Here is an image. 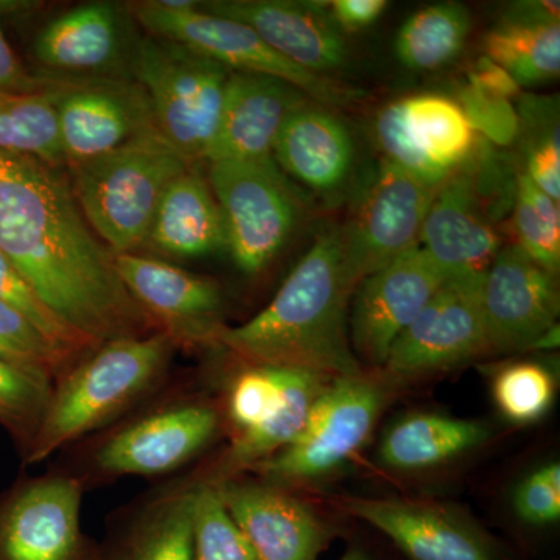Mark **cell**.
<instances>
[{
    "label": "cell",
    "mask_w": 560,
    "mask_h": 560,
    "mask_svg": "<svg viewBox=\"0 0 560 560\" xmlns=\"http://www.w3.org/2000/svg\"><path fill=\"white\" fill-rule=\"evenodd\" d=\"M275 368L280 386L278 407L259 425L238 433L201 482L220 485L234 480L245 470L256 469L296 440L307 425L316 400L331 378L294 368Z\"/></svg>",
    "instance_id": "obj_27"
},
{
    "label": "cell",
    "mask_w": 560,
    "mask_h": 560,
    "mask_svg": "<svg viewBox=\"0 0 560 560\" xmlns=\"http://www.w3.org/2000/svg\"><path fill=\"white\" fill-rule=\"evenodd\" d=\"M559 335V324H556V326H552L550 330L545 331L539 340L530 346V350H548L558 348Z\"/></svg>",
    "instance_id": "obj_44"
},
{
    "label": "cell",
    "mask_w": 560,
    "mask_h": 560,
    "mask_svg": "<svg viewBox=\"0 0 560 560\" xmlns=\"http://www.w3.org/2000/svg\"><path fill=\"white\" fill-rule=\"evenodd\" d=\"M200 9L241 22L264 43L300 68L331 77L349 62L345 33L331 21L326 3L296 0H212Z\"/></svg>",
    "instance_id": "obj_19"
},
{
    "label": "cell",
    "mask_w": 560,
    "mask_h": 560,
    "mask_svg": "<svg viewBox=\"0 0 560 560\" xmlns=\"http://www.w3.org/2000/svg\"><path fill=\"white\" fill-rule=\"evenodd\" d=\"M515 514L522 522L545 526L560 518V466L550 463L521 481L512 495Z\"/></svg>",
    "instance_id": "obj_40"
},
{
    "label": "cell",
    "mask_w": 560,
    "mask_h": 560,
    "mask_svg": "<svg viewBox=\"0 0 560 560\" xmlns=\"http://www.w3.org/2000/svg\"><path fill=\"white\" fill-rule=\"evenodd\" d=\"M307 101L311 98L287 81L259 73L231 72L206 162L271 156L287 117Z\"/></svg>",
    "instance_id": "obj_24"
},
{
    "label": "cell",
    "mask_w": 560,
    "mask_h": 560,
    "mask_svg": "<svg viewBox=\"0 0 560 560\" xmlns=\"http://www.w3.org/2000/svg\"><path fill=\"white\" fill-rule=\"evenodd\" d=\"M482 275L445 280L397 338L383 370L410 378L490 353L481 308Z\"/></svg>",
    "instance_id": "obj_13"
},
{
    "label": "cell",
    "mask_w": 560,
    "mask_h": 560,
    "mask_svg": "<svg viewBox=\"0 0 560 560\" xmlns=\"http://www.w3.org/2000/svg\"><path fill=\"white\" fill-rule=\"evenodd\" d=\"M55 381L49 375L0 359V422L31 444L49 407Z\"/></svg>",
    "instance_id": "obj_35"
},
{
    "label": "cell",
    "mask_w": 560,
    "mask_h": 560,
    "mask_svg": "<svg viewBox=\"0 0 560 560\" xmlns=\"http://www.w3.org/2000/svg\"><path fill=\"white\" fill-rule=\"evenodd\" d=\"M385 401L386 390L366 374L331 378L300 436L256 469L282 488L327 477L366 442Z\"/></svg>",
    "instance_id": "obj_8"
},
{
    "label": "cell",
    "mask_w": 560,
    "mask_h": 560,
    "mask_svg": "<svg viewBox=\"0 0 560 560\" xmlns=\"http://www.w3.org/2000/svg\"><path fill=\"white\" fill-rule=\"evenodd\" d=\"M489 434V427L480 420L412 415L390 427L378 458L393 470H429L475 451Z\"/></svg>",
    "instance_id": "obj_29"
},
{
    "label": "cell",
    "mask_w": 560,
    "mask_h": 560,
    "mask_svg": "<svg viewBox=\"0 0 560 560\" xmlns=\"http://www.w3.org/2000/svg\"><path fill=\"white\" fill-rule=\"evenodd\" d=\"M355 289L346 270L340 228L327 226L270 304L248 323L224 327L217 345L249 364L359 377L364 371L349 337Z\"/></svg>",
    "instance_id": "obj_2"
},
{
    "label": "cell",
    "mask_w": 560,
    "mask_h": 560,
    "mask_svg": "<svg viewBox=\"0 0 560 560\" xmlns=\"http://www.w3.org/2000/svg\"><path fill=\"white\" fill-rule=\"evenodd\" d=\"M83 482L47 474L0 497V560H98L81 528Z\"/></svg>",
    "instance_id": "obj_12"
},
{
    "label": "cell",
    "mask_w": 560,
    "mask_h": 560,
    "mask_svg": "<svg viewBox=\"0 0 560 560\" xmlns=\"http://www.w3.org/2000/svg\"><path fill=\"white\" fill-rule=\"evenodd\" d=\"M340 560H372L370 556L366 555L363 550H359V548H352L346 552L345 556Z\"/></svg>",
    "instance_id": "obj_45"
},
{
    "label": "cell",
    "mask_w": 560,
    "mask_h": 560,
    "mask_svg": "<svg viewBox=\"0 0 560 560\" xmlns=\"http://www.w3.org/2000/svg\"><path fill=\"white\" fill-rule=\"evenodd\" d=\"M481 308L490 352L529 350L559 324L558 280L517 243L503 245L482 275Z\"/></svg>",
    "instance_id": "obj_17"
},
{
    "label": "cell",
    "mask_w": 560,
    "mask_h": 560,
    "mask_svg": "<svg viewBox=\"0 0 560 560\" xmlns=\"http://www.w3.org/2000/svg\"><path fill=\"white\" fill-rule=\"evenodd\" d=\"M469 77L471 90L492 95V97L503 98V101H510L511 97L521 92V88L511 79L510 73L486 57H481L480 60L475 62Z\"/></svg>",
    "instance_id": "obj_43"
},
{
    "label": "cell",
    "mask_w": 560,
    "mask_h": 560,
    "mask_svg": "<svg viewBox=\"0 0 560 560\" xmlns=\"http://www.w3.org/2000/svg\"><path fill=\"white\" fill-rule=\"evenodd\" d=\"M485 57L518 88L540 86L560 73V3L529 0L511 5L482 43Z\"/></svg>",
    "instance_id": "obj_25"
},
{
    "label": "cell",
    "mask_w": 560,
    "mask_h": 560,
    "mask_svg": "<svg viewBox=\"0 0 560 560\" xmlns=\"http://www.w3.org/2000/svg\"><path fill=\"white\" fill-rule=\"evenodd\" d=\"M197 482L176 486L140 510L98 560H194V508Z\"/></svg>",
    "instance_id": "obj_28"
},
{
    "label": "cell",
    "mask_w": 560,
    "mask_h": 560,
    "mask_svg": "<svg viewBox=\"0 0 560 560\" xmlns=\"http://www.w3.org/2000/svg\"><path fill=\"white\" fill-rule=\"evenodd\" d=\"M143 245L176 259H197L228 249L223 213L208 178L197 167L168 184Z\"/></svg>",
    "instance_id": "obj_26"
},
{
    "label": "cell",
    "mask_w": 560,
    "mask_h": 560,
    "mask_svg": "<svg viewBox=\"0 0 560 560\" xmlns=\"http://www.w3.org/2000/svg\"><path fill=\"white\" fill-rule=\"evenodd\" d=\"M418 245L447 279L485 275L503 246L466 167L434 195Z\"/></svg>",
    "instance_id": "obj_22"
},
{
    "label": "cell",
    "mask_w": 560,
    "mask_h": 560,
    "mask_svg": "<svg viewBox=\"0 0 560 560\" xmlns=\"http://www.w3.org/2000/svg\"><path fill=\"white\" fill-rule=\"evenodd\" d=\"M440 189L419 183L382 158L350 210L348 223L340 228L342 257L353 285L418 245L423 220Z\"/></svg>",
    "instance_id": "obj_9"
},
{
    "label": "cell",
    "mask_w": 560,
    "mask_h": 560,
    "mask_svg": "<svg viewBox=\"0 0 560 560\" xmlns=\"http://www.w3.org/2000/svg\"><path fill=\"white\" fill-rule=\"evenodd\" d=\"M280 171L331 201L348 190L355 172L349 128L319 103L307 101L287 117L272 145Z\"/></svg>",
    "instance_id": "obj_23"
},
{
    "label": "cell",
    "mask_w": 560,
    "mask_h": 560,
    "mask_svg": "<svg viewBox=\"0 0 560 560\" xmlns=\"http://www.w3.org/2000/svg\"><path fill=\"white\" fill-rule=\"evenodd\" d=\"M0 302L24 316L57 348L65 350L73 360L98 348L86 337L73 330L40 300L28 280L2 253H0Z\"/></svg>",
    "instance_id": "obj_34"
},
{
    "label": "cell",
    "mask_w": 560,
    "mask_h": 560,
    "mask_svg": "<svg viewBox=\"0 0 560 560\" xmlns=\"http://www.w3.org/2000/svg\"><path fill=\"white\" fill-rule=\"evenodd\" d=\"M345 510L385 534L411 560H501L488 534L440 504L349 499Z\"/></svg>",
    "instance_id": "obj_21"
},
{
    "label": "cell",
    "mask_w": 560,
    "mask_h": 560,
    "mask_svg": "<svg viewBox=\"0 0 560 560\" xmlns=\"http://www.w3.org/2000/svg\"><path fill=\"white\" fill-rule=\"evenodd\" d=\"M43 79L68 168L156 130L149 97L135 79Z\"/></svg>",
    "instance_id": "obj_10"
},
{
    "label": "cell",
    "mask_w": 560,
    "mask_h": 560,
    "mask_svg": "<svg viewBox=\"0 0 560 560\" xmlns=\"http://www.w3.org/2000/svg\"><path fill=\"white\" fill-rule=\"evenodd\" d=\"M475 135L463 105L442 94L408 95L385 106L375 121L383 160L430 187L466 167Z\"/></svg>",
    "instance_id": "obj_11"
},
{
    "label": "cell",
    "mask_w": 560,
    "mask_h": 560,
    "mask_svg": "<svg viewBox=\"0 0 560 560\" xmlns=\"http://www.w3.org/2000/svg\"><path fill=\"white\" fill-rule=\"evenodd\" d=\"M470 28V13L463 3H434L408 18L397 33L394 49L408 69H441L463 51Z\"/></svg>",
    "instance_id": "obj_30"
},
{
    "label": "cell",
    "mask_w": 560,
    "mask_h": 560,
    "mask_svg": "<svg viewBox=\"0 0 560 560\" xmlns=\"http://www.w3.org/2000/svg\"><path fill=\"white\" fill-rule=\"evenodd\" d=\"M517 114L523 171L552 200L560 198L559 98L525 95Z\"/></svg>",
    "instance_id": "obj_31"
},
{
    "label": "cell",
    "mask_w": 560,
    "mask_h": 560,
    "mask_svg": "<svg viewBox=\"0 0 560 560\" xmlns=\"http://www.w3.org/2000/svg\"><path fill=\"white\" fill-rule=\"evenodd\" d=\"M190 167L151 130L68 171L92 231L114 254H125L145 243L162 194Z\"/></svg>",
    "instance_id": "obj_4"
},
{
    "label": "cell",
    "mask_w": 560,
    "mask_h": 560,
    "mask_svg": "<svg viewBox=\"0 0 560 560\" xmlns=\"http://www.w3.org/2000/svg\"><path fill=\"white\" fill-rule=\"evenodd\" d=\"M445 280L419 245L361 280L349 308L350 346L361 366L383 370L394 342Z\"/></svg>",
    "instance_id": "obj_14"
},
{
    "label": "cell",
    "mask_w": 560,
    "mask_h": 560,
    "mask_svg": "<svg viewBox=\"0 0 560 560\" xmlns=\"http://www.w3.org/2000/svg\"><path fill=\"white\" fill-rule=\"evenodd\" d=\"M257 560H316L330 529L307 503L268 481L213 485Z\"/></svg>",
    "instance_id": "obj_20"
},
{
    "label": "cell",
    "mask_w": 560,
    "mask_h": 560,
    "mask_svg": "<svg viewBox=\"0 0 560 560\" xmlns=\"http://www.w3.org/2000/svg\"><path fill=\"white\" fill-rule=\"evenodd\" d=\"M326 5L331 21L346 35V33L361 32L371 27L381 20L389 2L386 0H331Z\"/></svg>",
    "instance_id": "obj_42"
},
{
    "label": "cell",
    "mask_w": 560,
    "mask_h": 560,
    "mask_svg": "<svg viewBox=\"0 0 560 560\" xmlns=\"http://www.w3.org/2000/svg\"><path fill=\"white\" fill-rule=\"evenodd\" d=\"M0 253L94 345L161 331L92 231L66 165L0 150Z\"/></svg>",
    "instance_id": "obj_1"
},
{
    "label": "cell",
    "mask_w": 560,
    "mask_h": 560,
    "mask_svg": "<svg viewBox=\"0 0 560 560\" xmlns=\"http://www.w3.org/2000/svg\"><path fill=\"white\" fill-rule=\"evenodd\" d=\"M280 400L278 372L275 366L249 364L248 370L235 378L230 394L231 422L238 433L264 422L276 410Z\"/></svg>",
    "instance_id": "obj_39"
},
{
    "label": "cell",
    "mask_w": 560,
    "mask_h": 560,
    "mask_svg": "<svg viewBox=\"0 0 560 560\" xmlns=\"http://www.w3.org/2000/svg\"><path fill=\"white\" fill-rule=\"evenodd\" d=\"M194 560H257L232 521L219 489L197 481L194 508Z\"/></svg>",
    "instance_id": "obj_36"
},
{
    "label": "cell",
    "mask_w": 560,
    "mask_h": 560,
    "mask_svg": "<svg viewBox=\"0 0 560 560\" xmlns=\"http://www.w3.org/2000/svg\"><path fill=\"white\" fill-rule=\"evenodd\" d=\"M128 10L147 35L184 44L231 72L259 73L287 81L319 105L348 106L366 95L334 77L316 75L300 68L241 22L224 20L201 9L165 10L156 0L130 3Z\"/></svg>",
    "instance_id": "obj_7"
},
{
    "label": "cell",
    "mask_w": 560,
    "mask_h": 560,
    "mask_svg": "<svg viewBox=\"0 0 560 560\" xmlns=\"http://www.w3.org/2000/svg\"><path fill=\"white\" fill-rule=\"evenodd\" d=\"M44 88L43 75L33 77L25 70L0 28V98L38 94Z\"/></svg>",
    "instance_id": "obj_41"
},
{
    "label": "cell",
    "mask_w": 560,
    "mask_h": 560,
    "mask_svg": "<svg viewBox=\"0 0 560 560\" xmlns=\"http://www.w3.org/2000/svg\"><path fill=\"white\" fill-rule=\"evenodd\" d=\"M0 150L32 154L66 165L57 114L46 90L38 94L0 98Z\"/></svg>",
    "instance_id": "obj_32"
},
{
    "label": "cell",
    "mask_w": 560,
    "mask_h": 560,
    "mask_svg": "<svg viewBox=\"0 0 560 560\" xmlns=\"http://www.w3.org/2000/svg\"><path fill=\"white\" fill-rule=\"evenodd\" d=\"M492 390L504 418L514 423H530L550 410L556 383L541 364L515 363L497 374Z\"/></svg>",
    "instance_id": "obj_37"
},
{
    "label": "cell",
    "mask_w": 560,
    "mask_h": 560,
    "mask_svg": "<svg viewBox=\"0 0 560 560\" xmlns=\"http://www.w3.org/2000/svg\"><path fill=\"white\" fill-rule=\"evenodd\" d=\"M140 39L119 3L90 2L55 18L35 39V58L55 79H132Z\"/></svg>",
    "instance_id": "obj_15"
},
{
    "label": "cell",
    "mask_w": 560,
    "mask_h": 560,
    "mask_svg": "<svg viewBox=\"0 0 560 560\" xmlns=\"http://www.w3.org/2000/svg\"><path fill=\"white\" fill-rule=\"evenodd\" d=\"M219 423L210 405L176 401L109 434L95 452V467L110 477L168 474L205 451Z\"/></svg>",
    "instance_id": "obj_18"
},
{
    "label": "cell",
    "mask_w": 560,
    "mask_h": 560,
    "mask_svg": "<svg viewBox=\"0 0 560 560\" xmlns=\"http://www.w3.org/2000/svg\"><path fill=\"white\" fill-rule=\"evenodd\" d=\"M208 165L232 259L246 275H257L278 257L300 226L304 197L272 156Z\"/></svg>",
    "instance_id": "obj_6"
},
{
    "label": "cell",
    "mask_w": 560,
    "mask_h": 560,
    "mask_svg": "<svg viewBox=\"0 0 560 560\" xmlns=\"http://www.w3.org/2000/svg\"><path fill=\"white\" fill-rule=\"evenodd\" d=\"M0 359L49 375L55 382L79 360L47 340L24 316L0 302Z\"/></svg>",
    "instance_id": "obj_38"
},
{
    "label": "cell",
    "mask_w": 560,
    "mask_h": 560,
    "mask_svg": "<svg viewBox=\"0 0 560 560\" xmlns=\"http://www.w3.org/2000/svg\"><path fill=\"white\" fill-rule=\"evenodd\" d=\"M175 341L164 331L103 342L55 382L49 407L28 444V464L40 463L92 431L108 425L160 386Z\"/></svg>",
    "instance_id": "obj_3"
},
{
    "label": "cell",
    "mask_w": 560,
    "mask_h": 560,
    "mask_svg": "<svg viewBox=\"0 0 560 560\" xmlns=\"http://www.w3.org/2000/svg\"><path fill=\"white\" fill-rule=\"evenodd\" d=\"M514 226L517 245L544 270L558 275L560 267V209L525 175L515 183Z\"/></svg>",
    "instance_id": "obj_33"
},
{
    "label": "cell",
    "mask_w": 560,
    "mask_h": 560,
    "mask_svg": "<svg viewBox=\"0 0 560 560\" xmlns=\"http://www.w3.org/2000/svg\"><path fill=\"white\" fill-rule=\"evenodd\" d=\"M117 272L143 312L179 346L213 345L224 329L223 291L206 278L158 257L114 254Z\"/></svg>",
    "instance_id": "obj_16"
},
{
    "label": "cell",
    "mask_w": 560,
    "mask_h": 560,
    "mask_svg": "<svg viewBox=\"0 0 560 560\" xmlns=\"http://www.w3.org/2000/svg\"><path fill=\"white\" fill-rule=\"evenodd\" d=\"M231 70L184 44L142 35L132 79L149 97L162 138L197 167L208 160Z\"/></svg>",
    "instance_id": "obj_5"
}]
</instances>
